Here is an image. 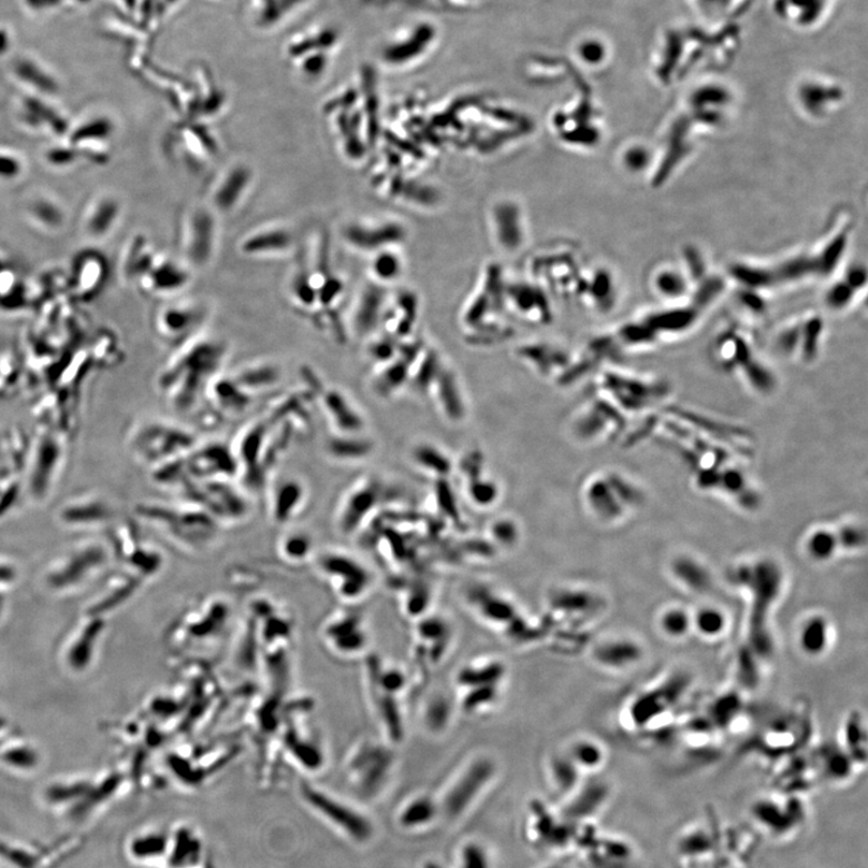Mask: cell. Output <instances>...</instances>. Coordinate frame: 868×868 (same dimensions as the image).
I'll return each instance as SVG.
<instances>
[{
    "instance_id": "cell-50",
    "label": "cell",
    "mask_w": 868,
    "mask_h": 868,
    "mask_svg": "<svg viewBox=\"0 0 868 868\" xmlns=\"http://www.w3.org/2000/svg\"><path fill=\"white\" fill-rule=\"evenodd\" d=\"M196 230L198 231V239L196 241L195 249L198 258L205 257L208 254L211 225L206 216H199L196 220Z\"/></svg>"
},
{
    "instance_id": "cell-37",
    "label": "cell",
    "mask_w": 868,
    "mask_h": 868,
    "mask_svg": "<svg viewBox=\"0 0 868 868\" xmlns=\"http://www.w3.org/2000/svg\"><path fill=\"white\" fill-rule=\"evenodd\" d=\"M841 555H858L867 548V529L857 520H842L834 525Z\"/></svg>"
},
{
    "instance_id": "cell-45",
    "label": "cell",
    "mask_w": 868,
    "mask_h": 868,
    "mask_svg": "<svg viewBox=\"0 0 868 868\" xmlns=\"http://www.w3.org/2000/svg\"><path fill=\"white\" fill-rule=\"evenodd\" d=\"M246 183H248V172L243 169L234 171L226 180L225 186L221 187L219 195H217V201H219L220 207L229 208L231 205H235Z\"/></svg>"
},
{
    "instance_id": "cell-32",
    "label": "cell",
    "mask_w": 868,
    "mask_h": 868,
    "mask_svg": "<svg viewBox=\"0 0 868 868\" xmlns=\"http://www.w3.org/2000/svg\"><path fill=\"white\" fill-rule=\"evenodd\" d=\"M374 451L373 442L361 436H344V434H331L325 443V453L333 461L341 463H355L366 460Z\"/></svg>"
},
{
    "instance_id": "cell-33",
    "label": "cell",
    "mask_w": 868,
    "mask_h": 868,
    "mask_svg": "<svg viewBox=\"0 0 868 868\" xmlns=\"http://www.w3.org/2000/svg\"><path fill=\"white\" fill-rule=\"evenodd\" d=\"M517 356L524 364L531 366L530 368L543 376L560 375V369L563 368L562 373L566 371L572 361L563 352L552 346L549 349L546 345L525 346L524 349L519 351Z\"/></svg>"
},
{
    "instance_id": "cell-46",
    "label": "cell",
    "mask_w": 868,
    "mask_h": 868,
    "mask_svg": "<svg viewBox=\"0 0 868 868\" xmlns=\"http://www.w3.org/2000/svg\"><path fill=\"white\" fill-rule=\"evenodd\" d=\"M283 553L292 560L306 558L312 550V542L302 533L288 534L282 543Z\"/></svg>"
},
{
    "instance_id": "cell-49",
    "label": "cell",
    "mask_w": 868,
    "mask_h": 868,
    "mask_svg": "<svg viewBox=\"0 0 868 868\" xmlns=\"http://www.w3.org/2000/svg\"><path fill=\"white\" fill-rule=\"evenodd\" d=\"M288 236L284 234L258 236L250 240L248 245L245 246V249L250 250V253H257V250L283 249L288 244Z\"/></svg>"
},
{
    "instance_id": "cell-24",
    "label": "cell",
    "mask_w": 868,
    "mask_h": 868,
    "mask_svg": "<svg viewBox=\"0 0 868 868\" xmlns=\"http://www.w3.org/2000/svg\"><path fill=\"white\" fill-rule=\"evenodd\" d=\"M815 771L829 783H848L860 770L841 743L828 742L821 746L813 760Z\"/></svg>"
},
{
    "instance_id": "cell-26",
    "label": "cell",
    "mask_w": 868,
    "mask_h": 868,
    "mask_svg": "<svg viewBox=\"0 0 868 868\" xmlns=\"http://www.w3.org/2000/svg\"><path fill=\"white\" fill-rule=\"evenodd\" d=\"M203 315L191 308H168L159 316V332L171 344L179 347L196 339V332Z\"/></svg>"
},
{
    "instance_id": "cell-4",
    "label": "cell",
    "mask_w": 868,
    "mask_h": 868,
    "mask_svg": "<svg viewBox=\"0 0 868 868\" xmlns=\"http://www.w3.org/2000/svg\"><path fill=\"white\" fill-rule=\"evenodd\" d=\"M850 228L837 230L818 253H805L773 265L737 264L732 267V278L749 292H765L807 279L825 278L834 272L845 255Z\"/></svg>"
},
{
    "instance_id": "cell-18",
    "label": "cell",
    "mask_w": 868,
    "mask_h": 868,
    "mask_svg": "<svg viewBox=\"0 0 868 868\" xmlns=\"http://www.w3.org/2000/svg\"><path fill=\"white\" fill-rule=\"evenodd\" d=\"M309 501V489L296 476H283L272 484L269 514L275 524L287 525L300 515Z\"/></svg>"
},
{
    "instance_id": "cell-42",
    "label": "cell",
    "mask_w": 868,
    "mask_h": 868,
    "mask_svg": "<svg viewBox=\"0 0 868 868\" xmlns=\"http://www.w3.org/2000/svg\"><path fill=\"white\" fill-rule=\"evenodd\" d=\"M199 850L200 846L197 838L190 831L184 829L177 838L176 848L172 849V866L180 867L195 862L198 859Z\"/></svg>"
},
{
    "instance_id": "cell-53",
    "label": "cell",
    "mask_w": 868,
    "mask_h": 868,
    "mask_svg": "<svg viewBox=\"0 0 868 868\" xmlns=\"http://www.w3.org/2000/svg\"><path fill=\"white\" fill-rule=\"evenodd\" d=\"M425 868H444V867L437 862H428Z\"/></svg>"
},
{
    "instance_id": "cell-17",
    "label": "cell",
    "mask_w": 868,
    "mask_h": 868,
    "mask_svg": "<svg viewBox=\"0 0 868 868\" xmlns=\"http://www.w3.org/2000/svg\"><path fill=\"white\" fill-rule=\"evenodd\" d=\"M672 581L684 591L700 598L712 596L717 591V579L704 560L691 553L674 554L669 564Z\"/></svg>"
},
{
    "instance_id": "cell-40",
    "label": "cell",
    "mask_w": 868,
    "mask_h": 868,
    "mask_svg": "<svg viewBox=\"0 0 868 868\" xmlns=\"http://www.w3.org/2000/svg\"><path fill=\"white\" fill-rule=\"evenodd\" d=\"M413 460L416 466L430 474L445 475L453 468L451 460L440 448L427 444L414 448Z\"/></svg>"
},
{
    "instance_id": "cell-39",
    "label": "cell",
    "mask_w": 868,
    "mask_h": 868,
    "mask_svg": "<svg viewBox=\"0 0 868 868\" xmlns=\"http://www.w3.org/2000/svg\"><path fill=\"white\" fill-rule=\"evenodd\" d=\"M654 285L657 293L665 299L689 298V282L682 272L672 268L662 269L657 274Z\"/></svg>"
},
{
    "instance_id": "cell-22",
    "label": "cell",
    "mask_w": 868,
    "mask_h": 868,
    "mask_svg": "<svg viewBox=\"0 0 868 868\" xmlns=\"http://www.w3.org/2000/svg\"><path fill=\"white\" fill-rule=\"evenodd\" d=\"M494 772V765L489 760L482 759L472 763L447 793L444 803L446 815L456 818L465 812Z\"/></svg>"
},
{
    "instance_id": "cell-30",
    "label": "cell",
    "mask_w": 868,
    "mask_h": 868,
    "mask_svg": "<svg viewBox=\"0 0 868 868\" xmlns=\"http://www.w3.org/2000/svg\"><path fill=\"white\" fill-rule=\"evenodd\" d=\"M657 629L668 641H687L692 635V610L680 603L665 604L657 615Z\"/></svg>"
},
{
    "instance_id": "cell-10",
    "label": "cell",
    "mask_w": 868,
    "mask_h": 868,
    "mask_svg": "<svg viewBox=\"0 0 868 868\" xmlns=\"http://www.w3.org/2000/svg\"><path fill=\"white\" fill-rule=\"evenodd\" d=\"M750 819L766 837L781 842L798 835L808 819V809L801 796H761L751 803Z\"/></svg>"
},
{
    "instance_id": "cell-15",
    "label": "cell",
    "mask_w": 868,
    "mask_h": 868,
    "mask_svg": "<svg viewBox=\"0 0 868 868\" xmlns=\"http://www.w3.org/2000/svg\"><path fill=\"white\" fill-rule=\"evenodd\" d=\"M316 398L331 434H344V436L366 434V416L344 391L336 387L322 388Z\"/></svg>"
},
{
    "instance_id": "cell-27",
    "label": "cell",
    "mask_w": 868,
    "mask_h": 868,
    "mask_svg": "<svg viewBox=\"0 0 868 868\" xmlns=\"http://www.w3.org/2000/svg\"><path fill=\"white\" fill-rule=\"evenodd\" d=\"M731 628V617L722 605L703 602L692 610V634L706 642H717L726 637Z\"/></svg>"
},
{
    "instance_id": "cell-16",
    "label": "cell",
    "mask_w": 868,
    "mask_h": 868,
    "mask_svg": "<svg viewBox=\"0 0 868 868\" xmlns=\"http://www.w3.org/2000/svg\"><path fill=\"white\" fill-rule=\"evenodd\" d=\"M303 798L306 802L320 813L324 818L336 825L346 835H349L357 842H366L373 835V827L368 819L355 812L339 801L331 798L320 790L312 787L303 788Z\"/></svg>"
},
{
    "instance_id": "cell-35",
    "label": "cell",
    "mask_w": 868,
    "mask_h": 868,
    "mask_svg": "<svg viewBox=\"0 0 868 868\" xmlns=\"http://www.w3.org/2000/svg\"><path fill=\"white\" fill-rule=\"evenodd\" d=\"M842 746L850 758L860 767L866 766L868 737L864 714L860 711L850 712L844 723Z\"/></svg>"
},
{
    "instance_id": "cell-51",
    "label": "cell",
    "mask_w": 868,
    "mask_h": 868,
    "mask_svg": "<svg viewBox=\"0 0 868 868\" xmlns=\"http://www.w3.org/2000/svg\"><path fill=\"white\" fill-rule=\"evenodd\" d=\"M166 848V838L162 836H149L141 838L140 841L135 844V852L142 854V856H157V854L164 851Z\"/></svg>"
},
{
    "instance_id": "cell-52",
    "label": "cell",
    "mask_w": 868,
    "mask_h": 868,
    "mask_svg": "<svg viewBox=\"0 0 868 868\" xmlns=\"http://www.w3.org/2000/svg\"><path fill=\"white\" fill-rule=\"evenodd\" d=\"M650 152L644 147H634L627 154V166L632 170H642L650 164Z\"/></svg>"
},
{
    "instance_id": "cell-2",
    "label": "cell",
    "mask_w": 868,
    "mask_h": 868,
    "mask_svg": "<svg viewBox=\"0 0 868 868\" xmlns=\"http://www.w3.org/2000/svg\"><path fill=\"white\" fill-rule=\"evenodd\" d=\"M728 581L749 601L746 647L762 661L771 659L776 649L772 615L787 586L783 564L770 555L736 561Z\"/></svg>"
},
{
    "instance_id": "cell-20",
    "label": "cell",
    "mask_w": 868,
    "mask_h": 868,
    "mask_svg": "<svg viewBox=\"0 0 868 868\" xmlns=\"http://www.w3.org/2000/svg\"><path fill=\"white\" fill-rule=\"evenodd\" d=\"M835 641V628L828 614L820 611L805 615L796 629V648L809 660H820L830 653Z\"/></svg>"
},
{
    "instance_id": "cell-13",
    "label": "cell",
    "mask_w": 868,
    "mask_h": 868,
    "mask_svg": "<svg viewBox=\"0 0 868 868\" xmlns=\"http://www.w3.org/2000/svg\"><path fill=\"white\" fill-rule=\"evenodd\" d=\"M822 338L821 317L810 315L780 329L776 337V349L788 359L812 365L820 356Z\"/></svg>"
},
{
    "instance_id": "cell-23",
    "label": "cell",
    "mask_w": 868,
    "mask_h": 868,
    "mask_svg": "<svg viewBox=\"0 0 868 868\" xmlns=\"http://www.w3.org/2000/svg\"><path fill=\"white\" fill-rule=\"evenodd\" d=\"M684 691L685 687L669 682L641 693V697L634 700L630 709L633 726L635 728L651 726L654 719H659L671 711Z\"/></svg>"
},
{
    "instance_id": "cell-1",
    "label": "cell",
    "mask_w": 868,
    "mask_h": 868,
    "mask_svg": "<svg viewBox=\"0 0 868 868\" xmlns=\"http://www.w3.org/2000/svg\"><path fill=\"white\" fill-rule=\"evenodd\" d=\"M313 395V394H312ZM306 391L283 396L268 412L243 428L230 444L238 465V476L250 490H263L270 474L297 440L310 428V402Z\"/></svg>"
},
{
    "instance_id": "cell-6",
    "label": "cell",
    "mask_w": 868,
    "mask_h": 868,
    "mask_svg": "<svg viewBox=\"0 0 868 868\" xmlns=\"http://www.w3.org/2000/svg\"><path fill=\"white\" fill-rule=\"evenodd\" d=\"M583 501L588 512L600 523L614 525L640 511L647 494L630 476L606 471L589 477L583 486Z\"/></svg>"
},
{
    "instance_id": "cell-3",
    "label": "cell",
    "mask_w": 868,
    "mask_h": 868,
    "mask_svg": "<svg viewBox=\"0 0 868 868\" xmlns=\"http://www.w3.org/2000/svg\"><path fill=\"white\" fill-rule=\"evenodd\" d=\"M228 356L225 342L196 338L179 347L159 373L157 385L172 411L190 414L199 410Z\"/></svg>"
},
{
    "instance_id": "cell-48",
    "label": "cell",
    "mask_w": 868,
    "mask_h": 868,
    "mask_svg": "<svg viewBox=\"0 0 868 868\" xmlns=\"http://www.w3.org/2000/svg\"><path fill=\"white\" fill-rule=\"evenodd\" d=\"M554 775L556 783L562 790H571L578 780L576 765L572 759L570 761L559 760L554 766Z\"/></svg>"
},
{
    "instance_id": "cell-25",
    "label": "cell",
    "mask_w": 868,
    "mask_h": 868,
    "mask_svg": "<svg viewBox=\"0 0 868 868\" xmlns=\"http://www.w3.org/2000/svg\"><path fill=\"white\" fill-rule=\"evenodd\" d=\"M246 394L255 401L270 393L283 379V371L272 361H256L230 372Z\"/></svg>"
},
{
    "instance_id": "cell-21",
    "label": "cell",
    "mask_w": 868,
    "mask_h": 868,
    "mask_svg": "<svg viewBox=\"0 0 868 868\" xmlns=\"http://www.w3.org/2000/svg\"><path fill=\"white\" fill-rule=\"evenodd\" d=\"M713 364L723 373L738 375L759 358L751 342L737 331L722 332L712 345Z\"/></svg>"
},
{
    "instance_id": "cell-34",
    "label": "cell",
    "mask_w": 868,
    "mask_h": 868,
    "mask_svg": "<svg viewBox=\"0 0 868 868\" xmlns=\"http://www.w3.org/2000/svg\"><path fill=\"white\" fill-rule=\"evenodd\" d=\"M866 285V272L862 268H852L846 277L835 283L825 294V306L831 312L839 313L848 309L857 299Z\"/></svg>"
},
{
    "instance_id": "cell-5",
    "label": "cell",
    "mask_w": 868,
    "mask_h": 868,
    "mask_svg": "<svg viewBox=\"0 0 868 868\" xmlns=\"http://www.w3.org/2000/svg\"><path fill=\"white\" fill-rule=\"evenodd\" d=\"M152 475L156 484L177 491L199 481H234L238 476V465L230 445L198 442L184 455L154 468Z\"/></svg>"
},
{
    "instance_id": "cell-36",
    "label": "cell",
    "mask_w": 868,
    "mask_h": 868,
    "mask_svg": "<svg viewBox=\"0 0 868 868\" xmlns=\"http://www.w3.org/2000/svg\"><path fill=\"white\" fill-rule=\"evenodd\" d=\"M600 849L590 859L593 868H635L637 852L621 839L599 842Z\"/></svg>"
},
{
    "instance_id": "cell-14",
    "label": "cell",
    "mask_w": 868,
    "mask_h": 868,
    "mask_svg": "<svg viewBox=\"0 0 868 868\" xmlns=\"http://www.w3.org/2000/svg\"><path fill=\"white\" fill-rule=\"evenodd\" d=\"M622 424V412L600 396L576 412L571 423V432L576 441L593 444L617 436Z\"/></svg>"
},
{
    "instance_id": "cell-12",
    "label": "cell",
    "mask_w": 868,
    "mask_h": 868,
    "mask_svg": "<svg viewBox=\"0 0 868 868\" xmlns=\"http://www.w3.org/2000/svg\"><path fill=\"white\" fill-rule=\"evenodd\" d=\"M384 491L383 482L373 475L362 476L351 485L337 504L335 521L339 532L351 535L365 526L378 511Z\"/></svg>"
},
{
    "instance_id": "cell-29",
    "label": "cell",
    "mask_w": 868,
    "mask_h": 868,
    "mask_svg": "<svg viewBox=\"0 0 868 868\" xmlns=\"http://www.w3.org/2000/svg\"><path fill=\"white\" fill-rule=\"evenodd\" d=\"M323 572L332 578H342V589H354L357 595L368 584V574L353 558L341 553H327L320 559Z\"/></svg>"
},
{
    "instance_id": "cell-44",
    "label": "cell",
    "mask_w": 868,
    "mask_h": 868,
    "mask_svg": "<svg viewBox=\"0 0 868 868\" xmlns=\"http://www.w3.org/2000/svg\"><path fill=\"white\" fill-rule=\"evenodd\" d=\"M537 832L542 841L549 845L562 846L569 841L568 831L561 825L559 827L552 817L549 819L544 809L539 810Z\"/></svg>"
},
{
    "instance_id": "cell-7",
    "label": "cell",
    "mask_w": 868,
    "mask_h": 868,
    "mask_svg": "<svg viewBox=\"0 0 868 868\" xmlns=\"http://www.w3.org/2000/svg\"><path fill=\"white\" fill-rule=\"evenodd\" d=\"M139 512L186 545L207 544L215 539L221 526L210 515L183 500L172 503L144 504Z\"/></svg>"
},
{
    "instance_id": "cell-38",
    "label": "cell",
    "mask_w": 868,
    "mask_h": 868,
    "mask_svg": "<svg viewBox=\"0 0 868 868\" xmlns=\"http://www.w3.org/2000/svg\"><path fill=\"white\" fill-rule=\"evenodd\" d=\"M610 790L595 781L586 786L569 807L568 813L573 819H582L592 816L604 803Z\"/></svg>"
},
{
    "instance_id": "cell-47",
    "label": "cell",
    "mask_w": 868,
    "mask_h": 868,
    "mask_svg": "<svg viewBox=\"0 0 868 868\" xmlns=\"http://www.w3.org/2000/svg\"><path fill=\"white\" fill-rule=\"evenodd\" d=\"M461 868H490L485 849L477 844H470L463 848Z\"/></svg>"
},
{
    "instance_id": "cell-19",
    "label": "cell",
    "mask_w": 868,
    "mask_h": 868,
    "mask_svg": "<svg viewBox=\"0 0 868 868\" xmlns=\"http://www.w3.org/2000/svg\"><path fill=\"white\" fill-rule=\"evenodd\" d=\"M645 658V647L631 635H612L601 641L593 650V660L601 668L613 672L634 670Z\"/></svg>"
},
{
    "instance_id": "cell-31",
    "label": "cell",
    "mask_w": 868,
    "mask_h": 868,
    "mask_svg": "<svg viewBox=\"0 0 868 868\" xmlns=\"http://www.w3.org/2000/svg\"><path fill=\"white\" fill-rule=\"evenodd\" d=\"M436 384L438 386H432V388L437 387L436 397L440 410L452 422H461L466 414V404L455 373L444 366L433 383V385Z\"/></svg>"
},
{
    "instance_id": "cell-28",
    "label": "cell",
    "mask_w": 868,
    "mask_h": 868,
    "mask_svg": "<svg viewBox=\"0 0 868 868\" xmlns=\"http://www.w3.org/2000/svg\"><path fill=\"white\" fill-rule=\"evenodd\" d=\"M801 549L805 558L818 566H825L841 555L834 525L810 527L803 535Z\"/></svg>"
},
{
    "instance_id": "cell-43",
    "label": "cell",
    "mask_w": 868,
    "mask_h": 868,
    "mask_svg": "<svg viewBox=\"0 0 868 868\" xmlns=\"http://www.w3.org/2000/svg\"><path fill=\"white\" fill-rule=\"evenodd\" d=\"M572 760L575 765L585 769H598L605 758L603 748L595 741L578 742L572 751Z\"/></svg>"
},
{
    "instance_id": "cell-11",
    "label": "cell",
    "mask_w": 868,
    "mask_h": 868,
    "mask_svg": "<svg viewBox=\"0 0 868 868\" xmlns=\"http://www.w3.org/2000/svg\"><path fill=\"white\" fill-rule=\"evenodd\" d=\"M601 394L620 412H642L668 395V385L641 376L605 371L600 379Z\"/></svg>"
},
{
    "instance_id": "cell-8",
    "label": "cell",
    "mask_w": 868,
    "mask_h": 868,
    "mask_svg": "<svg viewBox=\"0 0 868 868\" xmlns=\"http://www.w3.org/2000/svg\"><path fill=\"white\" fill-rule=\"evenodd\" d=\"M179 500L191 503L223 524H236L250 515L251 504L229 480L199 481L178 489Z\"/></svg>"
},
{
    "instance_id": "cell-9",
    "label": "cell",
    "mask_w": 868,
    "mask_h": 868,
    "mask_svg": "<svg viewBox=\"0 0 868 868\" xmlns=\"http://www.w3.org/2000/svg\"><path fill=\"white\" fill-rule=\"evenodd\" d=\"M198 442L193 431L178 424L154 420L135 430L130 446L138 460L156 468L184 455Z\"/></svg>"
},
{
    "instance_id": "cell-41",
    "label": "cell",
    "mask_w": 868,
    "mask_h": 868,
    "mask_svg": "<svg viewBox=\"0 0 868 868\" xmlns=\"http://www.w3.org/2000/svg\"><path fill=\"white\" fill-rule=\"evenodd\" d=\"M437 815V808L428 798L414 800L403 810L401 822L405 828L424 827Z\"/></svg>"
}]
</instances>
